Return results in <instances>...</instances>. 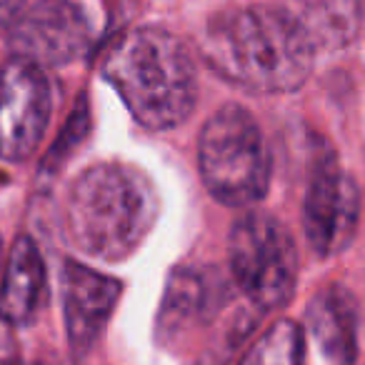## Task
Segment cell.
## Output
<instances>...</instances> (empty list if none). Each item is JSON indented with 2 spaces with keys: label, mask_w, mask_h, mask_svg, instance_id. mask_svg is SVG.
<instances>
[{
  "label": "cell",
  "mask_w": 365,
  "mask_h": 365,
  "mask_svg": "<svg viewBox=\"0 0 365 365\" xmlns=\"http://www.w3.org/2000/svg\"><path fill=\"white\" fill-rule=\"evenodd\" d=\"M198 51L215 76L258 96L298 91L315 61L303 28L283 8L268 6L215 13L200 33Z\"/></svg>",
  "instance_id": "6da1fadb"
},
{
  "label": "cell",
  "mask_w": 365,
  "mask_h": 365,
  "mask_svg": "<svg viewBox=\"0 0 365 365\" xmlns=\"http://www.w3.org/2000/svg\"><path fill=\"white\" fill-rule=\"evenodd\" d=\"M158 213L160 198L145 173L128 163H98L68 185L63 228L83 255L115 263L135 253Z\"/></svg>",
  "instance_id": "7a4b0ae2"
},
{
  "label": "cell",
  "mask_w": 365,
  "mask_h": 365,
  "mask_svg": "<svg viewBox=\"0 0 365 365\" xmlns=\"http://www.w3.org/2000/svg\"><path fill=\"white\" fill-rule=\"evenodd\" d=\"M101 73L148 130H170L198 103V73L180 38L163 28H133L115 38Z\"/></svg>",
  "instance_id": "3957f363"
},
{
  "label": "cell",
  "mask_w": 365,
  "mask_h": 365,
  "mask_svg": "<svg viewBox=\"0 0 365 365\" xmlns=\"http://www.w3.org/2000/svg\"><path fill=\"white\" fill-rule=\"evenodd\" d=\"M203 185L223 205H255L270 188V150L260 123L243 106L218 108L198 135Z\"/></svg>",
  "instance_id": "277c9868"
},
{
  "label": "cell",
  "mask_w": 365,
  "mask_h": 365,
  "mask_svg": "<svg viewBox=\"0 0 365 365\" xmlns=\"http://www.w3.org/2000/svg\"><path fill=\"white\" fill-rule=\"evenodd\" d=\"M228 268L240 293L260 310L283 308L298 285V250L275 215L250 210L228 235Z\"/></svg>",
  "instance_id": "5b68a950"
},
{
  "label": "cell",
  "mask_w": 365,
  "mask_h": 365,
  "mask_svg": "<svg viewBox=\"0 0 365 365\" xmlns=\"http://www.w3.org/2000/svg\"><path fill=\"white\" fill-rule=\"evenodd\" d=\"M360 220V190L340 168L330 148H323L310 170L303 203V228L318 255H335L355 238Z\"/></svg>",
  "instance_id": "8992f818"
},
{
  "label": "cell",
  "mask_w": 365,
  "mask_h": 365,
  "mask_svg": "<svg viewBox=\"0 0 365 365\" xmlns=\"http://www.w3.org/2000/svg\"><path fill=\"white\" fill-rule=\"evenodd\" d=\"M53 113L46 71L13 56L0 68V158L23 163L38 150Z\"/></svg>",
  "instance_id": "52a82bcc"
},
{
  "label": "cell",
  "mask_w": 365,
  "mask_h": 365,
  "mask_svg": "<svg viewBox=\"0 0 365 365\" xmlns=\"http://www.w3.org/2000/svg\"><path fill=\"white\" fill-rule=\"evenodd\" d=\"M91 38L88 16L68 0H41L18 11L8 26L13 56L43 71L78 61L91 46Z\"/></svg>",
  "instance_id": "ba28073f"
},
{
  "label": "cell",
  "mask_w": 365,
  "mask_h": 365,
  "mask_svg": "<svg viewBox=\"0 0 365 365\" xmlns=\"http://www.w3.org/2000/svg\"><path fill=\"white\" fill-rule=\"evenodd\" d=\"M63 293V318L66 333L76 355H83L93 348L98 335L110 320L123 285L120 280L101 273V270L83 265L78 260H66L61 273Z\"/></svg>",
  "instance_id": "9c48e42d"
},
{
  "label": "cell",
  "mask_w": 365,
  "mask_h": 365,
  "mask_svg": "<svg viewBox=\"0 0 365 365\" xmlns=\"http://www.w3.org/2000/svg\"><path fill=\"white\" fill-rule=\"evenodd\" d=\"M308 335L323 365H355L358 360V300L345 285L320 288L305 310Z\"/></svg>",
  "instance_id": "30bf717a"
},
{
  "label": "cell",
  "mask_w": 365,
  "mask_h": 365,
  "mask_svg": "<svg viewBox=\"0 0 365 365\" xmlns=\"http://www.w3.org/2000/svg\"><path fill=\"white\" fill-rule=\"evenodd\" d=\"M48 295L46 263L36 240L18 235L8 253L3 288H0V315L13 325H31L41 315Z\"/></svg>",
  "instance_id": "8fae6325"
},
{
  "label": "cell",
  "mask_w": 365,
  "mask_h": 365,
  "mask_svg": "<svg viewBox=\"0 0 365 365\" xmlns=\"http://www.w3.org/2000/svg\"><path fill=\"white\" fill-rule=\"evenodd\" d=\"M283 11L303 28L315 53L350 46L363 23V0H285Z\"/></svg>",
  "instance_id": "7c38bea8"
},
{
  "label": "cell",
  "mask_w": 365,
  "mask_h": 365,
  "mask_svg": "<svg viewBox=\"0 0 365 365\" xmlns=\"http://www.w3.org/2000/svg\"><path fill=\"white\" fill-rule=\"evenodd\" d=\"M238 365H305V333L293 320L273 323Z\"/></svg>",
  "instance_id": "4fadbf2b"
},
{
  "label": "cell",
  "mask_w": 365,
  "mask_h": 365,
  "mask_svg": "<svg viewBox=\"0 0 365 365\" xmlns=\"http://www.w3.org/2000/svg\"><path fill=\"white\" fill-rule=\"evenodd\" d=\"M21 348L16 340V328L0 315V365H21Z\"/></svg>",
  "instance_id": "5bb4252c"
},
{
  "label": "cell",
  "mask_w": 365,
  "mask_h": 365,
  "mask_svg": "<svg viewBox=\"0 0 365 365\" xmlns=\"http://www.w3.org/2000/svg\"><path fill=\"white\" fill-rule=\"evenodd\" d=\"M21 3L23 0H0V28L11 26L16 13L21 11Z\"/></svg>",
  "instance_id": "9a60e30c"
},
{
  "label": "cell",
  "mask_w": 365,
  "mask_h": 365,
  "mask_svg": "<svg viewBox=\"0 0 365 365\" xmlns=\"http://www.w3.org/2000/svg\"><path fill=\"white\" fill-rule=\"evenodd\" d=\"M21 365H66V363H61V360H56V358H36V360H31V363H21Z\"/></svg>",
  "instance_id": "2e32d148"
},
{
  "label": "cell",
  "mask_w": 365,
  "mask_h": 365,
  "mask_svg": "<svg viewBox=\"0 0 365 365\" xmlns=\"http://www.w3.org/2000/svg\"><path fill=\"white\" fill-rule=\"evenodd\" d=\"M0 255H3V243H0Z\"/></svg>",
  "instance_id": "e0dca14e"
}]
</instances>
